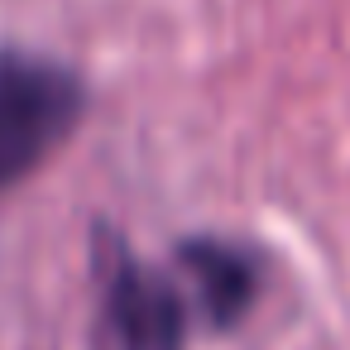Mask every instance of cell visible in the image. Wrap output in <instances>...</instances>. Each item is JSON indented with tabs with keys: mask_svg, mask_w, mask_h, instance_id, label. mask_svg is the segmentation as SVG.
I'll return each mask as SVG.
<instances>
[{
	"mask_svg": "<svg viewBox=\"0 0 350 350\" xmlns=\"http://www.w3.org/2000/svg\"><path fill=\"white\" fill-rule=\"evenodd\" d=\"M87 106L82 82L44 58L0 53V187L20 183L77 125Z\"/></svg>",
	"mask_w": 350,
	"mask_h": 350,
	"instance_id": "6da1fadb",
	"label": "cell"
},
{
	"mask_svg": "<svg viewBox=\"0 0 350 350\" xmlns=\"http://www.w3.org/2000/svg\"><path fill=\"white\" fill-rule=\"evenodd\" d=\"M106 336L116 350H183L187 307L168 278L120 254L106 278Z\"/></svg>",
	"mask_w": 350,
	"mask_h": 350,
	"instance_id": "7a4b0ae2",
	"label": "cell"
},
{
	"mask_svg": "<svg viewBox=\"0 0 350 350\" xmlns=\"http://www.w3.org/2000/svg\"><path fill=\"white\" fill-rule=\"evenodd\" d=\"M183 269L192 273L202 312L216 326H230L250 312L254 288H259V269L245 250L221 245V240H187L183 245Z\"/></svg>",
	"mask_w": 350,
	"mask_h": 350,
	"instance_id": "3957f363",
	"label": "cell"
}]
</instances>
